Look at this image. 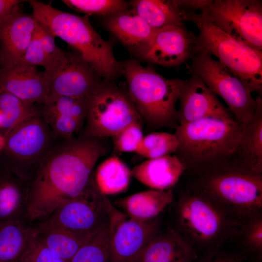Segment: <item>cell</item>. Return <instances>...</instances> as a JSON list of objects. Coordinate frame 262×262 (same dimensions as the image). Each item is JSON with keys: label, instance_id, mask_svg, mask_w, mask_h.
<instances>
[{"label": "cell", "instance_id": "42", "mask_svg": "<svg viewBox=\"0 0 262 262\" xmlns=\"http://www.w3.org/2000/svg\"><path fill=\"white\" fill-rule=\"evenodd\" d=\"M262 260H257V261H255L254 262H262Z\"/></svg>", "mask_w": 262, "mask_h": 262}, {"label": "cell", "instance_id": "34", "mask_svg": "<svg viewBox=\"0 0 262 262\" xmlns=\"http://www.w3.org/2000/svg\"><path fill=\"white\" fill-rule=\"evenodd\" d=\"M63 3L84 16L106 17L119 12L130 9V2L122 0H63Z\"/></svg>", "mask_w": 262, "mask_h": 262}, {"label": "cell", "instance_id": "3", "mask_svg": "<svg viewBox=\"0 0 262 262\" xmlns=\"http://www.w3.org/2000/svg\"><path fill=\"white\" fill-rule=\"evenodd\" d=\"M172 205V225L197 256L236 243L242 223L206 196L185 188Z\"/></svg>", "mask_w": 262, "mask_h": 262}, {"label": "cell", "instance_id": "8", "mask_svg": "<svg viewBox=\"0 0 262 262\" xmlns=\"http://www.w3.org/2000/svg\"><path fill=\"white\" fill-rule=\"evenodd\" d=\"M4 139L0 160L31 180L41 161L58 142L40 108L13 129Z\"/></svg>", "mask_w": 262, "mask_h": 262}, {"label": "cell", "instance_id": "33", "mask_svg": "<svg viewBox=\"0 0 262 262\" xmlns=\"http://www.w3.org/2000/svg\"><path fill=\"white\" fill-rule=\"evenodd\" d=\"M236 244L249 257L262 259V216L242 224Z\"/></svg>", "mask_w": 262, "mask_h": 262}, {"label": "cell", "instance_id": "37", "mask_svg": "<svg viewBox=\"0 0 262 262\" xmlns=\"http://www.w3.org/2000/svg\"><path fill=\"white\" fill-rule=\"evenodd\" d=\"M17 262H66L42 244L36 238L34 233L27 248Z\"/></svg>", "mask_w": 262, "mask_h": 262}, {"label": "cell", "instance_id": "17", "mask_svg": "<svg viewBox=\"0 0 262 262\" xmlns=\"http://www.w3.org/2000/svg\"><path fill=\"white\" fill-rule=\"evenodd\" d=\"M89 97L48 98L40 108L55 136L67 139L75 136L85 122Z\"/></svg>", "mask_w": 262, "mask_h": 262}, {"label": "cell", "instance_id": "38", "mask_svg": "<svg viewBox=\"0 0 262 262\" xmlns=\"http://www.w3.org/2000/svg\"><path fill=\"white\" fill-rule=\"evenodd\" d=\"M22 61L35 66H42L44 67L45 69L48 66V60L41 42L36 24L34 31Z\"/></svg>", "mask_w": 262, "mask_h": 262}, {"label": "cell", "instance_id": "12", "mask_svg": "<svg viewBox=\"0 0 262 262\" xmlns=\"http://www.w3.org/2000/svg\"><path fill=\"white\" fill-rule=\"evenodd\" d=\"M109 202L95 186L84 195L61 206L47 220L85 241L109 223Z\"/></svg>", "mask_w": 262, "mask_h": 262}, {"label": "cell", "instance_id": "36", "mask_svg": "<svg viewBox=\"0 0 262 262\" xmlns=\"http://www.w3.org/2000/svg\"><path fill=\"white\" fill-rule=\"evenodd\" d=\"M236 243L208 250L197 256L195 262H254Z\"/></svg>", "mask_w": 262, "mask_h": 262}, {"label": "cell", "instance_id": "5", "mask_svg": "<svg viewBox=\"0 0 262 262\" xmlns=\"http://www.w3.org/2000/svg\"><path fill=\"white\" fill-rule=\"evenodd\" d=\"M128 93L143 121L152 130L179 125L176 103L184 80L167 79L134 59L121 62Z\"/></svg>", "mask_w": 262, "mask_h": 262}, {"label": "cell", "instance_id": "1", "mask_svg": "<svg viewBox=\"0 0 262 262\" xmlns=\"http://www.w3.org/2000/svg\"><path fill=\"white\" fill-rule=\"evenodd\" d=\"M109 150L105 138L85 132L57 142L31 179L26 218L49 217L61 206L95 187L94 169Z\"/></svg>", "mask_w": 262, "mask_h": 262}, {"label": "cell", "instance_id": "35", "mask_svg": "<svg viewBox=\"0 0 262 262\" xmlns=\"http://www.w3.org/2000/svg\"><path fill=\"white\" fill-rule=\"evenodd\" d=\"M144 136L142 123L134 122L112 137L114 150L136 153Z\"/></svg>", "mask_w": 262, "mask_h": 262}, {"label": "cell", "instance_id": "13", "mask_svg": "<svg viewBox=\"0 0 262 262\" xmlns=\"http://www.w3.org/2000/svg\"><path fill=\"white\" fill-rule=\"evenodd\" d=\"M112 262H135L161 230L158 217L147 221L131 218L108 205Z\"/></svg>", "mask_w": 262, "mask_h": 262}, {"label": "cell", "instance_id": "22", "mask_svg": "<svg viewBox=\"0 0 262 262\" xmlns=\"http://www.w3.org/2000/svg\"><path fill=\"white\" fill-rule=\"evenodd\" d=\"M185 172L175 155L147 159L131 169L132 177L152 189L166 190L176 185Z\"/></svg>", "mask_w": 262, "mask_h": 262}, {"label": "cell", "instance_id": "41", "mask_svg": "<svg viewBox=\"0 0 262 262\" xmlns=\"http://www.w3.org/2000/svg\"><path fill=\"white\" fill-rule=\"evenodd\" d=\"M1 120H2V114H1V112L0 111V127L1 123Z\"/></svg>", "mask_w": 262, "mask_h": 262}, {"label": "cell", "instance_id": "9", "mask_svg": "<svg viewBox=\"0 0 262 262\" xmlns=\"http://www.w3.org/2000/svg\"><path fill=\"white\" fill-rule=\"evenodd\" d=\"M195 7L222 31L262 51V1L196 0Z\"/></svg>", "mask_w": 262, "mask_h": 262}, {"label": "cell", "instance_id": "39", "mask_svg": "<svg viewBox=\"0 0 262 262\" xmlns=\"http://www.w3.org/2000/svg\"><path fill=\"white\" fill-rule=\"evenodd\" d=\"M24 1L19 0H0V21L3 20L16 9Z\"/></svg>", "mask_w": 262, "mask_h": 262}, {"label": "cell", "instance_id": "10", "mask_svg": "<svg viewBox=\"0 0 262 262\" xmlns=\"http://www.w3.org/2000/svg\"><path fill=\"white\" fill-rule=\"evenodd\" d=\"M136 122L143 123L128 92L103 80L89 97L84 132L95 137L106 138Z\"/></svg>", "mask_w": 262, "mask_h": 262}, {"label": "cell", "instance_id": "6", "mask_svg": "<svg viewBox=\"0 0 262 262\" xmlns=\"http://www.w3.org/2000/svg\"><path fill=\"white\" fill-rule=\"evenodd\" d=\"M243 127L235 120L215 117L179 125L174 133L178 142L175 153L184 165V172L196 171L234 154Z\"/></svg>", "mask_w": 262, "mask_h": 262}, {"label": "cell", "instance_id": "2", "mask_svg": "<svg viewBox=\"0 0 262 262\" xmlns=\"http://www.w3.org/2000/svg\"><path fill=\"white\" fill-rule=\"evenodd\" d=\"M186 174L185 188L206 196L241 223L262 216V173L233 154Z\"/></svg>", "mask_w": 262, "mask_h": 262}, {"label": "cell", "instance_id": "28", "mask_svg": "<svg viewBox=\"0 0 262 262\" xmlns=\"http://www.w3.org/2000/svg\"><path fill=\"white\" fill-rule=\"evenodd\" d=\"M33 229L37 239L66 262H70L85 241L47 220Z\"/></svg>", "mask_w": 262, "mask_h": 262}, {"label": "cell", "instance_id": "21", "mask_svg": "<svg viewBox=\"0 0 262 262\" xmlns=\"http://www.w3.org/2000/svg\"><path fill=\"white\" fill-rule=\"evenodd\" d=\"M104 24L111 34L136 57L148 43L156 30L131 8L104 17Z\"/></svg>", "mask_w": 262, "mask_h": 262}, {"label": "cell", "instance_id": "4", "mask_svg": "<svg viewBox=\"0 0 262 262\" xmlns=\"http://www.w3.org/2000/svg\"><path fill=\"white\" fill-rule=\"evenodd\" d=\"M28 2L36 20L75 49L102 79L112 82L121 76V62L115 57L113 44L96 31L88 16L65 12L38 0Z\"/></svg>", "mask_w": 262, "mask_h": 262}, {"label": "cell", "instance_id": "27", "mask_svg": "<svg viewBox=\"0 0 262 262\" xmlns=\"http://www.w3.org/2000/svg\"><path fill=\"white\" fill-rule=\"evenodd\" d=\"M130 2L131 9L155 30L184 25L176 0H133Z\"/></svg>", "mask_w": 262, "mask_h": 262}, {"label": "cell", "instance_id": "7", "mask_svg": "<svg viewBox=\"0 0 262 262\" xmlns=\"http://www.w3.org/2000/svg\"><path fill=\"white\" fill-rule=\"evenodd\" d=\"M183 21L194 23L199 31L196 36L201 50L216 57L235 74L249 91L262 94V51L227 34L200 12L181 9Z\"/></svg>", "mask_w": 262, "mask_h": 262}, {"label": "cell", "instance_id": "30", "mask_svg": "<svg viewBox=\"0 0 262 262\" xmlns=\"http://www.w3.org/2000/svg\"><path fill=\"white\" fill-rule=\"evenodd\" d=\"M39 109L35 104L25 102L0 90V111L2 114V120L0 134L5 138L13 129L37 112Z\"/></svg>", "mask_w": 262, "mask_h": 262}, {"label": "cell", "instance_id": "23", "mask_svg": "<svg viewBox=\"0 0 262 262\" xmlns=\"http://www.w3.org/2000/svg\"><path fill=\"white\" fill-rule=\"evenodd\" d=\"M197 254L169 227L150 241L135 262H195Z\"/></svg>", "mask_w": 262, "mask_h": 262}, {"label": "cell", "instance_id": "15", "mask_svg": "<svg viewBox=\"0 0 262 262\" xmlns=\"http://www.w3.org/2000/svg\"><path fill=\"white\" fill-rule=\"evenodd\" d=\"M196 35L184 25L156 30L137 57L164 67L179 66L200 50Z\"/></svg>", "mask_w": 262, "mask_h": 262}, {"label": "cell", "instance_id": "25", "mask_svg": "<svg viewBox=\"0 0 262 262\" xmlns=\"http://www.w3.org/2000/svg\"><path fill=\"white\" fill-rule=\"evenodd\" d=\"M257 106L251 119L243 125L234 156L255 171L262 173V98H256Z\"/></svg>", "mask_w": 262, "mask_h": 262}, {"label": "cell", "instance_id": "14", "mask_svg": "<svg viewBox=\"0 0 262 262\" xmlns=\"http://www.w3.org/2000/svg\"><path fill=\"white\" fill-rule=\"evenodd\" d=\"M44 73L48 98L90 97L103 80L79 54L67 52L60 63Z\"/></svg>", "mask_w": 262, "mask_h": 262}, {"label": "cell", "instance_id": "26", "mask_svg": "<svg viewBox=\"0 0 262 262\" xmlns=\"http://www.w3.org/2000/svg\"><path fill=\"white\" fill-rule=\"evenodd\" d=\"M25 218L0 222V262H17L34 235Z\"/></svg>", "mask_w": 262, "mask_h": 262}, {"label": "cell", "instance_id": "24", "mask_svg": "<svg viewBox=\"0 0 262 262\" xmlns=\"http://www.w3.org/2000/svg\"><path fill=\"white\" fill-rule=\"evenodd\" d=\"M174 200L171 189H150L117 199L115 203L129 217L147 221L159 216Z\"/></svg>", "mask_w": 262, "mask_h": 262}, {"label": "cell", "instance_id": "19", "mask_svg": "<svg viewBox=\"0 0 262 262\" xmlns=\"http://www.w3.org/2000/svg\"><path fill=\"white\" fill-rule=\"evenodd\" d=\"M33 15L19 8L0 21V66L22 61L35 30Z\"/></svg>", "mask_w": 262, "mask_h": 262}, {"label": "cell", "instance_id": "16", "mask_svg": "<svg viewBox=\"0 0 262 262\" xmlns=\"http://www.w3.org/2000/svg\"><path fill=\"white\" fill-rule=\"evenodd\" d=\"M179 125L207 117L234 120L228 108L197 76L192 74L184 80L179 98Z\"/></svg>", "mask_w": 262, "mask_h": 262}, {"label": "cell", "instance_id": "43", "mask_svg": "<svg viewBox=\"0 0 262 262\" xmlns=\"http://www.w3.org/2000/svg\"></svg>", "mask_w": 262, "mask_h": 262}, {"label": "cell", "instance_id": "18", "mask_svg": "<svg viewBox=\"0 0 262 262\" xmlns=\"http://www.w3.org/2000/svg\"><path fill=\"white\" fill-rule=\"evenodd\" d=\"M0 89L30 103L43 104L49 90L44 72L22 61L0 66Z\"/></svg>", "mask_w": 262, "mask_h": 262}, {"label": "cell", "instance_id": "20", "mask_svg": "<svg viewBox=\"0 0 262 262\" xmlns=\"http://www.w3.org/2000/svg\"><path fill=\"white\" fill-rule=\"evenodd\" d=\"M31 182L0 160V222L26 218Z\"/></svg>", "mask_w": 262, "mask_h": 262}, {"label": "cell", "instance_id": "29", "mask_svg": "<svg viewBox=\"0 0 262 262\" xmlns=\"http://www.w3.org/2000/svg\"><path fill=\"white\" fill-rule=\"evenodd\" d=\"M131 170L118 157H111L101 162L94 173V181L103 195L121 193L128 188Z\"/></svg>", "mask_w": 262, "mask_h": 262}, {"label": "cell", "instance_id": "40", "mask_svg": "<svg viewBox=\"0 0 262 262\" xmlns=\"http://www.w3.org/2000/svg\"><path fill=\"white\" fill-rule=\"evenodd\" d=\"M5 144V139L4 137L0 134V152L3 149Z\"/></svg>", "mask_w": 262, "mask_h": 262}, {"label": "cell", "instance_id": "11", "mask_svg": "<svg viewBox=\"0 0 262 262\" xmlns=\"http://www.w3.org/2000/svg\"><path fill=\"white\" fill-rule=\"evenodd\" d=\"M190 60L187 66L191 74L198 77L214 94L222 98L234 120L243 125L248 122L257 102L243 82L219 61L201 50Z\"/></svg>", "mask_w": 262, "mask_h": 262}, {"label": "cell", "instance_id": "32", "mask_svg": "<svg viewBox=\"0 0 262 262\" xmlns=\"http://www.w3.org/2000/svg\"><path fill=\"white\" fill-rule=\"evenodd\" d=\"M178 147L174 134L153 132L144 136L136 153L147 159H154L175 153Z\"/></svg>", "mask_w": 262, "mask_h": 262}, {"label": "cell", "instance_id": "31", "mask_svg": "<svg viewBox=\"0 0 262 262\" xmlns=\"http://www.w3.org/2000/svg\"><path fill=\"white\" fill-rule=\"evenodd\" d=\"M69 262H112L109 223L88 237Z\"/></svg>", "mask_w": 262, "mask_h": 262}]
</instances>
